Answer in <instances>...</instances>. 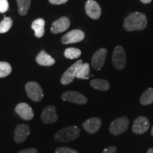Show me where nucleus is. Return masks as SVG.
Segmentation results:
<instances>
[{"label":"nucleus","mask_w":153,"mask_h":153,"mask_svg":"<svg viewBox=\"0 0 153 153\" xmlns=\"http://www.w3.org/2000/svg\"><path fill=\"white\" fill-rule=\"evenodd\" d=\"M148 26V19L143 13H131L124 19L123 28L127 31L141 30L145 29Z\"/></svg>","instance_id":"nucleus-1"},{"label":"nucleus","mask_w":153,"mask_h":153,"mask_svg":"<svg viewBox=\"0 0 153 153\" xmlns=\"http://www.w3.org/2000/svg\"><path fill=\"white\" fill-rule=\"evenodd\" d=\"M80 135V130L77 126H72L64 128L54 135V140L57 143L71 142Z\"/></svg>","instance_id":"nucleus-2"},{"label":"nucleus","mask_w":153,"mask_h":153,"mask_svg":"<svg viewBox=\"0 0 153 153\" xmlns=\"http://www.w3.org/2000/svg\"><path fill=\"white\" fill-rule=\"evenodd\" d=\"M129 126V119L126 116L116 118L111 123L109 132L114 135H119L127 131Z\"/></svg>","instance_id":"nucleus-3"},{"label":"nucleus","mask_w":153,"mask_h":153,"mask_svg":"<svg viewBox=\"0 0 153 153\" xmlns=\"http://www.w3.org/2000/svg\"><path fill=\"white\" fill-rule=\"evenodd\" d=\"M112 64L116 70H122L126 65V56L123 48L120 45L115 47L112 55Z\"/></svg>","instance_id":"nucleus-4"},{"label":"nucleus","mask_w":153,"mask_h":153,"mask_svg":"<svg viewBox=\"0 0 153 153\" xmlns=\"http://www.w3.org/2000/svg\"><path fill=\"white\" fill-rule=\"evenodd\" d=\"M28 98L35 102H39L43 97V91L39 84L36 82H29L25 86Z\"/></svg>","instance_id":"nucleus-5"},{"label":"nucleus","mask_w":153,"mask_h":153,"mask_svg":"<svg viewBox=\"0 0 153 153\" xmlns=\"http://www.w3.org/2000/svg\"><path fill=\"white\" fill-rule=\"evenodd\" d=\"M82 64H83L82 60H79L74 63L72 66H70L61 76V84L63 85H68L72 83L74 81V78L76 77L78 70Z\"/></svg>","instance_id":"nucleus-6"},{"label":"nucleus","mask_w":153,"mask_h":153,"mask_svg":"<svg viewBox=\"0 0 153 153\" xmlns=\"http://www.w3.org/2000/svg\"><path fill=\"white\" fill-rule=\"evenodd\" d=\"M61 98L63 101L73 103V104L84 105L87 103V99L83 94L77 91H68L64 92L61 96Z\"/></svg>","instance_id":"nucleus-7"},{"label":"nucleus","mask_w":153,"mask_h":153,"mask_svg":"<svg viewBox=\"0 0 153 153\" xmlns=\"http://www.w3.org/2000/svg\"><path fill=\"white\" fill-rule=\"evenodd\" d=\"M149 128H150V121L148 118L145 116H138L134 120L132 126V131L134 133L140 135L148 131Z\"/></svg>","instance_id":"nucleus-8"},{"label":"nucleus","mask_w":153,"mask_h":153,"mask_svg":"<svg viewBox=\"0 0 153 153\" xmlns=\"http://www.w3.org/2000/svg\"><path fill=\"white\" fill-rule=\"evenodd\" d=\"M85 34L82 30L74 29L64 35L62 38L61 42L65 45L79 43V42L83 41L85 39Z\"/></svg>","instance_id":"nucleus-9"},{"label":"nucleus","mask_w":153,"mask_h":153,"mask_svg":"<svg viewBox=\"0 0 153 153\" xmlns=\"http://www.w3.org/2000/svg\"><path fill=\"white\" fill-rule=\"evenodd\" d=\"M107 55V50L101 48L94 53L91 58V66L96 70H101L104 65Z\"/></svg>","instance_id":"nucleus-10"},{"label":"nucleus","mask_w":153,"mask_h":153,"mask_svg":"<svg viewBox=\"0 0 153 153\" xmlns=\"http://www.w3.org/2000/svg\"><path fill=\"white\" fill-rule=\"evenodd\" d=\"M41 120L45 124L54 123L58 120L56 108L55 106L51 105L44 108L41 113Z\"/></svg>","instance_id":"nucleus-11"},{"label":"nucleus","mask_w":153,"mask_h":153,"mask_svg":"<svg viewBox=\"0 0 153 153\" xmlns=\"http://www.w3.org/2000/svg\"><path fill=\"white\" fill-rule=\"evenodd\" d=\"M85 11L88 16L94 20L100 18L101 14L100 6L94 0H88L86 2Z\"/></svg>","instance_id":"nucleus-12"},{"label":"nucleus","mask_w":153,"mask_h":153,"mask_svg":"<svg viewBox=\"0 0 153 153\" xmlns=\"http://www.w3.org/2000/svg\"><path fill=\"white\" fill-rule=\"evenodd\" d=\"M15 111L22 119L30 120L34 117V113L32 108L26 103L22 102L15 107Z\"/></svg>","instance_id":"nucleus-13"},{"label":"nucleus","mask_w":153,"mask_h":153,"mask_svg":"<svg viewBox=\"0 0 153 153\" xmlns=\"http://www.w3.org/2000/svg\"><path fill=\"white\" fill-rule=\"evenodd\" d=\"M30 133V127L26 124H20L14 131V140L16 143H22L26 140Z\"/></svg>","instance_id":"nucleus-14"},{"label":"nucleus","mask_w":153,"mask_h":153,"mask_svg":"<svg viewBox=\"0 0 153 153\" xmlns=\"http://www.w3.org/2000/svg\"><path fill=\"white\" fill-rule=\"evenodd\" d=\"M102 126V121L99 118L93 117L88 118L82 123L83 128L88 133L94 134L97 133L100 129Z\"/></svg>","instance_id":"nucleus-15"},{"label":"nucleus","mask_w":153,"mask_h":153,"mask_svg":"<svg viewBox=\"0 0 153 153\" xmlns=\"http://www.w3.org/2000/svg\"><path fill=\"white\" fill-rule=\"evenodd\" d=\"M70 26V19L66 16H62L53 23L51 30L54 34L60 33L68 30Z\"/></svg>","instance_id":"nucleus-16"},{"label":"nucleus","mask_w":153,"mask_h":153,"mask_svg":"<svg viewBox=\"0 0 153 153\" xmlns=\"http://www.w3.org/2000/svg\"><path fill=\"white\" fill-rule=\"evenodd\" d=\"M36 62L41 66H52L55 63V60L49 55L45 51H42L38 53L36 58Z\"/></svg>","instance_id":"nucleus-17"},{"label":"nucleus","mask_w":153,"mask_h":153,"mask_svg":"<svg viewBox=\"0 0 153 153\" xmlns=\"http://www.w3.org/2000/svg\"><path fill=\"white\" fill-rule=\"evenodd\" d=\"M45 20L43 19H38L32 23L31 28L35 32V36L42 38L45 33Z\"/></svg>","instance_id":"nucleus-18"},{"label":"nucleus","mask_w":153,"mask_h":153,"mask_svg":"<svg viewBox=\"0 0 153 153\" xmlns=\"http://www.w3.org/2000/svg\"><path fill=\"white\" fill-rule=\"evenodd\" d=\"M90 86L94 89L103 91H108L110 88L109 82L103 79H94L91 80Z\"/></svg>","instance_id":"nucleus-19"},{"label":"nucleus","mask_w":153,"mask_h":153,"mask_svg":"<svg viewBox=\"0 0 153 153\" xmlns=\"http://www.w3.org/2000/svg\"><path fill=\"white\" fill-rule=\"evenodd\" d=\"M153 102V88H149L142 94L140 103L143 106H148Z\"/></svg>","instance_id":"nucleus-20"},{"label":"nucleus","mask_w":153,"mask_h":153,"mask_svg":"<svg viewBox=\"0 0 153 153\" xmlns=\"http://www.w3.org/2000/svg\"><path fill=\"white\" fill-rule=\"evenodd\" d=\"M90 73V66L89 63H83L78 70L76 77L81 79H89Z\"/></svg>","instance_id":"nucleus-21"},{"label":"nucleus","mask_w":153,"mask_h":153,"mask_svg":"<svg viewBox=\"0 0 153 153\" xmlns=\"http://www.w3.org/2000/svg\"><path fill=\"white\" fill-rule=\"evenodd\" d=\"M16 1L18 4L19 14L25 16L28 13V9L30 8L31 0H16Z\"/></svg>","instance_id":"nucleus-22"},{"label":"nucleus","mask_w":153,"mask_h":153,"mask_svg":"<svg viewBox=\"0 0 153 153\" xmlns=\"http://www.w3.org/2000/svg\"><path fill=\"white\" fill-rule=\"evenodd\" d=\"M81 54V51L78 48H68L65 51L64 53L65 57L68 59H71V60L78 58Z\"/></svg>","instance_id":"nucleus-23"},{"label":"nucleus","mask_w":153,"mask_h":153,"mask_svg":"<svg viewBox=\"0 0 153 153\" xmlns=\"http://www.w3.org/2000/svg\"><path fill=\"white\" fill-rule=\"evenodd\" d=\"M12 68L7 62H0V78H4L11 74Z\"/></svg>","instance_id":"nucleus-24"},{"label":"nucleus","mask_w":153,"mask_h":153,"mask_svg":"<svg viewBox=\"0 0 153 153\" xmlns=\"http://www.w3.org/2000/svg\"><path fill=\"white\" fill-rule=\"evenodd\" d=\"M13 22L10 17H4L2 22L0 23V33L8 32L12 26Z\"/></svg>","instance_id":"nucleus-25"},{"label":"nucleus","mask_w":153,"mask_h":153,"mask_svg":"<svg viewBox=\"0 0 153 153\" xmlns=\"http://www.w3.org/2000/svg\"><path fill=\"white\" fill-rule=\"evenodd\" d=\"M55 153H79L74 149H72L69 147H60L56 149Z\"/></svg>","instance_id":"nucleus-26"},{"label":"nucleus","mask_w":153,"mask_h":153,"mask_svg":"<svg viewBox=\"0 0 153 153\" xmlns=\"http://www.w3.org/2000/svg\"><path fill=\"white\" fill-rule=\"evenodd\" d=\"M9 9V2L7 0H0V13H5Z\"/></svg>","instance_id":"nucleus-27"},{"label":"nucleus","mask_w":153,"mask_h":153,"mask_svg":"<svg viewBox=\"0 0 153 153\" xmlns=\"http://www.w3.org/2000/svg\"><path fill=\"white\" fill-rule=\"evenodd\" d=\"M116 151L117 148L116 146H109L105 148L101 153H116Z\"/></svg>","instance_id":"nucleus-28"},{"label":"nucleus","mask_w":153,"mask_h":153,"mask_svg":"<svg viewBox=\"0 0 153 153\" xmlns=\"http://www.w3.org/2000/svg\"><path fill=\"white\" fill-rule=\"evenodd\" d=\"M18 153H38V151L36 148H28L20 150Z\"/></svg>","instance_id":"nucleus-29"},{"label":"nucleus","mask_w":153,"mask_h":153,"mask_svg":"<svg viewBox=\"0 0 153 153\" xmlns=\"http://www.w3.org/2000/svg\"><path fill=\"white\" fill-rule=\"evenodd\" d=\"M68 0H49V2L54 5H60L68 2Z\"/></svg>","instance_id":"nucleus-30"},{"label":"nucleus","mask_w":153,"mask_h":153,"mask_svg":"<svg viewBox=\"0 0 153 153\" xmlns=\"http://www.w3.org/2000/svg\"><path fill=\"white\" fill-rule=\"evenodd\" d=\"M143 4H149L152 1V0H140Z\"/></svg>","instance_id":"nucleus-31"},{"label":"nucleus","mask_w":153,"mask_h":153,"mask_svg":"<svg viewBox=\"0 0 153 153\" xmlns=\"http://www.w3.org/2000/svg\"><path fill=\"white\" fill-rule=\"evenodd\" d=\"M147 153H153V148H149L147 151Z\"/></svg>","instance_id":"nucleus-32"},{"label":"nucleus","mask_w":153,"mask_h":153,"mask_svg":"<svg viewBox=\"0 0 153 153\" xmlns=\"http://www.w3.org/2000/svg\"><path fill=\"white\" fill-rule=\"evenodd\" d=\"M151 135H152V136H153V126L152 128V131H151Z\"/></svg>","instance_id":"nucleus-33"}]
</instances>
